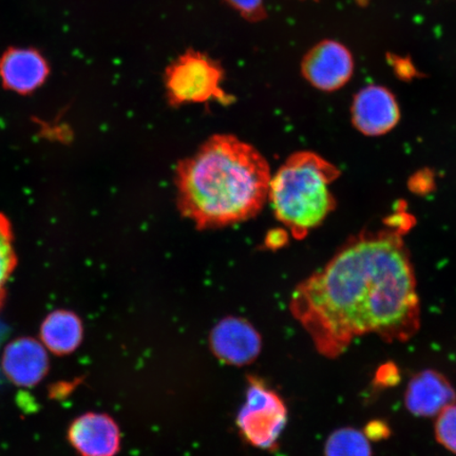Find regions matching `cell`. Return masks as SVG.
Returning a JSON list of instances; mask_svg holds the SVG:
<instances>
[{
	"instance_id": "obj_1",
	"label": "cell",
	"mask_w": 456,
	"mask_h": 456,
	"mask_svg": "<svg viewBox=\"0 0 456 456\" xmlns=\"http://www.w3.org/2000/svg\"><path fill=\"white\" fill-rule=\"evenodd\" d=\"M289 310L319 354L338 358L359 336L404 342L420 327L416 281L402 236L356 239L294 290Z\"/></svg>"
},
{
	"instance_id": "obj_2",
	"label": "cell",
	"mask_w": 456,
	"mask_h": 456,
	"mask_svg": "<svg viewBox=\"0 0 456 456\" xmlns=\"http://www.w3.org/2000/svg\"><path fill=\"white\" fill-rule=\"evenodd\" d=\"M271 179L266 159L253 146L215 135L176 168L178 208L201 230L239 224L264 208Z\"/></svg>"
},
{
	"instance_id": "obj_3",
	"label": "cell",
	"mask_w": 456,
	"mask_h": 456,
	"mask_svg": "<svg viewBox=\"0 0 456 456\" xmlns=\"http://www.w3.org/2000/svg\"><path fill=\"white\" fill-rule=\"evenodd\" d=\"M338 175V169L321 157L300 152L271 179L273 210L295 237H305L332 212L335 201L329 185Z\"/></svg>"
},
{
	"instance_id": "obj_4",
	"label": "cell",
	"mask_w": 456,
	"mask_h": 456,
	"mask_svg": "<svg viewBox=\"0 0 456 456\" xmlns=\"http://www.w3.org/2000/svg\"><path fill=\"white\" fill-rule=\"evenodd\" d=\"M224 72L218 61L195 50H188L165 71V88L169 104L178 107L191 102H231L222 82Z\"/></svg>"
},
{
	"instance_id": "obj_5",
	"label": "cell",
	"mask_w": 456,
	"mask_h": 456,
	"mask_svg": "<svg viewBox=\"0 0 456 456\" xmlns=\"http://www.w3.org/2000/svg\"><path fill=\"white\" fill-rule=\"evenodd\" d=\"M245 396L237 416L238 430L250 446L272 452L287 427L288 408L281 395L256 376L248 378Z\"/></svg>"
},
{
	"instance_id": "obj_6",
	"label": "cell",
	"mask_w": 456,
	"mask_h": 456,
	"mask_svg": "<svg viewBox=\"0 0 456 456\" xmlns=\"http://www.w3.org/2000/svg\"><path fill=\"white\" fill-rule=\"evenodd\" d=\"M302 74L314 87L335 91L350 81L354 59L344 44L326 39L309 50L301 64Z\"/></svg>"
},
{
	"instance_id": "obj_7",
	"label": "cell",
	"mask_w": 456,
	"mask_h": 456,
	"mask_svg": "<svg viewBox=\"0 0 456 456\" xmlns=\"http://www.w3.org/2000/svg\"><path fill=\"white\" fill-rule=\"evenodd\" d=\"M210 346L222 362L242 367L254 362L259 356L262 340L258 330L248 321L227 317L213 329Z\"/></svg>"
},
{
	"instance_id": "obj_8",
	"label": "cell",
	"mask_w": 456,
	"mask_h": 456,
	"mask_svg": "<svg viewBox=\"0 0 456 456\" xmlns=\"http://www.w3.org/2000/svg\"><path fill=\"white\" fill-rule=\"evenodd\" d=\"M68 438L82 456H116L121 447V432L111 416L87 413L69 427Z\"/></svg>"
},
{
	"instance_id": "obj_9",
	"label": "cell",
	"mask_w": 456,
	"mask_h": 456,
	"mask_svg": "<svg viewBox=\"0 0 456 456\" xmlns=\"http://www.w3.org/2000/svg\"><path fill=\"white\" fill-rule=\"evenodd\" d=\"M399 110L395 96L381 86L370 85L359 91L353 105V121L367 135H381L395 127Z\"/></svg>"
},
{
	"instance_id": "obj_10",
	"label": "cell",
	"mask_w": 456,
	"mask_h": 456,
	"mask_svg": "<svg viewBox=\"0 0 456 456\" xmlns=\"http://www.w3.org/2000/svg\"><path fill=\"white\" fill-rule=\"evenodd\" d=\"M456 392L450 381L435 370H425L413 376L404 395L410 413L432 418L455 402Z\"/></svg>"
},
{
	"instance_id": "obj_11",
	"label": "cell",
	"mask_w": 456,
	"mask_h": 456,
	"mask_svg": "<svg viewBox=\"0 0 456 456\" xmlns=\"http://www.w3.org/2000/svg\"><path fill=\"white\" fill-rule=\"evenodd\" d=\"M49 76V65L38 51L12 48L0 60V77L5 88L20 94L33 93Z\"/></svg>"
},
{
	"instance_id": "obj_12",
	"label": "cell",
	"mask_w": 456,
	"mask_h": 456,
	"mask_svg": "<svg viewBox=\"0 0 456 456\" xmlns=\"http://www.w3.org/2000/svg\"><path fill=\"white\" fill-rule=\"evenodd\" d=\"M2 366L4 374L15 385L33 387L47 374L49 359L44 346L37 340L20 338L5 347Z\"/></svg>"
},
{
	"instance_id": "obj_13",
	"label": "cell",
	"mask_w": 456,
	"mask_h": 456,
	"mask_svg": "<svg viewBox=\"0 0 456 456\" xmlns=\"http://www.w3.org/2000/svg\"><path fill=\"white\" fill-rule=\"evenodd\" d=\"M83 336L82 321L70 311L51 313L42 324L43 344L56 355L71 354L81 345Z\"/></svg>"
},
{
	"instance_id": "obj_14",
	"label": "cell",
	"mask_w": 456,
	"mask_h": 456,
	"mask_svg": "<svg viewBox=\"0 0 456 456\" xmlns=\"http://www.w3.org/2000/svg\"><path fill=\"white\" fill-rule=\"evenodd\" d=\"M326 456H372L364 433L354 428H340L330 435L324 446Z\"/></svg>"
},
{
	"instance_id": "obj_15",
	"label": "cell",
	"mask_w": 456,
	"mask_h": 456,
	"mask_svg": "<svg viewBox=\"0 0 456 456\" xmlns=\"http://www.w3.org/2000/svg\"><path fill=\"white\" fill-rule=\"evenodd\" d=\"M13 237L10 220L0 213V309L7 297V283L17 265Z\"/></svg>"
},
{
	"instance_id": "obj_16",
	"label": "cell",
	"mask_w": 456,
	"mask_h": 456,
	"mask_svg": "<svg viewBox=\"0 0 456 456\" xmlns=\"http://www.w3.org/2000/svg\"><path fill=\"white\" fill-rule=\"evenodd\" d=\"M438 443L456 454V404L453 403L438 414L436 424Z\"/></svg>"
},
{
	"instance_id": "obj_17",
	"label": "cell",
	"mask_w": 456,
	"mask_h": 456,
	"mask_svg": "<svg viewBox=\"0 0 456 456\" xmlns=\"http://www.w3.org/2000/svg\"><path fill=\"white\" fill-rule=\"evenodd\" d=\"M245 20L258 21L265 16V0H226Z\"/></svg>"
},
{
	"instance_id": "obj_18",
	"label": "cell",
	"mask_w": 456,
	"mask_h": 456,
	"mask_svg": "<svg viewBox=\"0 0 456 456\" xmlns=\"http://www.w3.org/2000/svg\"><path fill=\"white\" fill-rule=\"evenodd\" d=\"M399 383H401V372L395 362L381 364L376 370L374 385L380 389H387V387H395Z\"/></svg>"
},
{
	"instance_id": "obj_19",
	"label": "cell",
	"mask_w": 456,
	"mask_h": 456,
	"mask_svg": "<svg viewBox=\"0 0 456 456\" xmlns=\"http://www.w3.org/2000/svg\"><path fill=\"white\" fill-rule=\"evenodd\" d=\"M363 433L370 441H381L390 436L391 430L384 421L373 420L364 428Z\"/></svg>"
}]
</instances>
